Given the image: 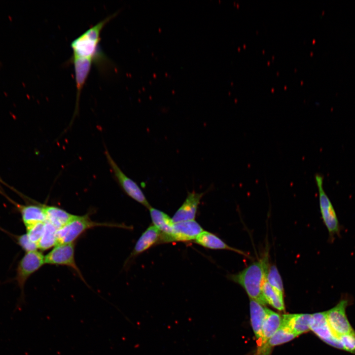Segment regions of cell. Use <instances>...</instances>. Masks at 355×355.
I'll return each mask as SVG.
<instances>
[{
	"label": "cell",
	"mask_w": 355,
	"mask_h": 355,
	"mask_svg": "<svg viewBox=\"0 0 355 355\" xmlns=\"http://www.w3.org/2000/svg\"><path fill=\"white\" fill-rule=\"evenodd\" d=\"M46 221L59 229L67 224L77 215L71 214L59 207L42 204Z\"/></svg>",
	"instance_id": "obj_17"
},
{
	"label": "cell",
	"mask_w": 355,
	"mask_h": 355,
	"mask_svg": "<svg viewBox=\"0 0 355 355\" xmlns=\"http://www.w3.org/2000/svg\"><path fill=\"white\" fill-rule=\"evenodd\" d=\"M149 210L154 226L162 233L160 243L169 242L174 224L172 218L163 212L151 207Z\"/></svg>",
	"instance_id": "obj_15"
},
{
	"label": "cell",
	"mask_w": 355,
	"mask_h": 355,
	"mask_svg": "<svg viewBox=\"0 0 355 355\" xmlns=\"http://www.w3.org/2000/svg\"><path fill=\"white\" fill-rule=\"evenodd\" d=\"M262 293L267 304L279 311L284 310L283 293L271 286L266 279L262 285Z\"/></svg>",
	"instance_id": "obj_22"
},
{
	"label": "cell",
	"mask_w": 355,
	"mask_h": 355,
	"mask_svg": "<svg viewBox=\"0 0 355 355\" xmlns=\"http://www.w3.org/2000/svg\"><path fill=\"white\" fill-rule=\"evenodd\" d=\"M74 254V242L58 245L44 256V263L69 267L75 271L80 279L86 284L75 262Z\"/></svg>",
	"instance_id": "obj_7"
},
{
	"label": "cell",
	"mask_w": 355,
	"mask_h": 355,
	"mask_svg": "<svg viewBox=\"0 0 355 355\" xmlns=\"http://www.w3.org/2000/svg\"><path fill=\"white\" fill-rule=\"evenodd\" d=\"M57 229L50 223L45 221L43 234L37 243L38 248L46 250L57 245Z\"/></svg>",
	"instance_id": "obj_23"
},
{
	"label": "cell",
	"mask_w": 355,
	"mask_h": 355,
	"mask_svg": "<svg viewBox=\"0 0 355 355\" xmlns=\"http://www.w3.org/2000/svg\"><path fill=\"white\" fill-rule=\"evenodd\" d=\"M161 234L160 231L154 225L148 227L137 241L128 261L160 242Z\"/></svg>",
	"instance_id": "obj_16"
},
{
	"label": "cell",
	"mask_w": 355,
	"mask_h": 355,
	"mask_svg": "<svg viewBox=\"0 0 355 355\" xmlns=\"http://www.w3.org/2000/svg\"><path fill=\"white\" fill-rule=\"evenodd\" d=\"M16 238L17 243L26 252L37 250V244L31 241L26 233L18 236Z\"/></svg>",
	"instance_id": "obj_27"
},
{
	"label": "cell",
	"mask_w": 355,
	"mask_h": 355,
	"mask_svg": "<svg viewBox=\"0 0 355 355\" xmlns=\"http://www.w3.org/2000/svg\"><path fill=\"white\" fill-rule=\"evenodd\" d=\"M69 63L73 65L76 85V103L73 115L74 117L78 111L80 96L83 87L91 71V67L94 64L90 59L71 56Z\"/></svg>",
	"instance_id": "obj_11"
},
{
	"label": "cell",
	"mask_w": 355,
	"mask_h": 355,
	"mask_svg": "<svg viewBox=\"0 0 355 355\" xmlns=\"http://www.w3.org/2000/svg\"><path fill=\"white\" fill-rule=\"evenodd\" d=\"M206 192H188L187 197L172 218L174 223L194 220L198 206Z\"/></svg>",
	"instance_id": "obj_12"
},
{
	"label": "cell",
	"mask_w": 355,
	"mask_h": 355,
	"mask_svg": "<svg viewBox=\"0 0 355 355\" xmlns=\"http://www.w3.org/2000/svg\"><path fill=\"white\" fill-rule=\"evenodd\" d=\"M45 222L37 223L26 228V234L31 241L37 243L43 234Z\"/></svg>",
	"instance_id": "obj_25"
},
{
	"label": "cell",
	"mask_w": 355,
	"mask_h": 355,
	"mask_svg": "<svg viewBox=\"0 0 355 355\" xmlns=\"http://www.w3.org/2000/svg\"><path fill=\"white\" fill-rule=\"evenodd\" d=\"M349 304L347 297H343L332 308L325 312L328 324L334 335L339 336L355 332L350 324L346 314Z\"/></svg>",
	"instance_id": "obj_9"
},
{
	"label": "cell",
	"mask_w": 355,
	"mask_h": 355,
	"mask_svg": "<svg viewBox=\"0 0 355 355\" xmlns=\"http://www.w3.org/2000/svg\"><path fill=\"white\" fill-rule=\"evenodd\" d=\"M310 330L326 344L343 349L339 338L334 335L328 324L325 312H319L312 315Z\"/></svg>",
	"instance_id": "obj_10"
},
{
	"label": "cell",
	"mask_w": 355,
	"mask_h": 355,
	"mask_svg": "<svg viewBox=\"0 0 355 355\" xmlns=\"http://www.w3.org/2000/svg\"><path fill=\"white\" fill-rule=\"evenodd\" d=\"M296 336L287 328L281 325L275 333L260 348L259 353L268 354L269 349L276 346L288 342Z\"/></svg>",
	"instance_id": "obj_21"
},
{
	"label": "cell",
	"mask_w": 355,
	"mask_h": 355,
	"mask_svg": "<svg viewBox=\"0 0 355 355\" xmlns=\"http://www.w3.org/2000/svg\"><path fill=\"white\" fill-rule=\"evenodd\" d=\"M203 231L202 227L195 220L174 223L169 242L195 240Z\"/></svg>",
	"instance_id": "obj_13"
},
{
	"label": "cell",
	"mask_w": 355,
	"mask_h": 355,
	"mask_svg": "<svg viewBox=\"0 0 355 355\" xmlns=\"http://www.w3.org/2000/svg\"><path fill=\"white\" fill-rule=\"evenodd\" d=\"M10 188L16 192L22 197H23L25 200L28 201V203L26 205L17 203L10 198L0 187V193L7 198L18 209L26 228L37 223L44 222L46 221L42 204L26 196L15 189L12 188L11 186Z\"/></svg>",
	"instance_id": "obj_6"
},
{
	"label": "cell",
	"mask_w": 355,
	"mask_h": 355,
	"mask_svg": "<svg viewBox=\"0 0 355 355\" xmlns=\"http://www.w3.org/2000/svg\"><path fill=\"white\" fill-rule=\"evenodd\" d=\"M194 241L197 244L206 248L231 250L246 255L244 251L229 246L218 237L208 231L202 232Z\"/></svg>",
	"instance_id": "obj_18"
},
{
	"label": "cell",
	"mask_w": 355,
	"mask_h": 355,
	"mask_svg": "<svg viewBox=\"0 0 355 355\" xmlns=\"http://www.w3.org/2000/svg\"><path fill=\"white\" fill-rule=\"evenodd\" d=\"M44 256L37 250L26 252L16 269V281L24 299V289L29 278L44 264Z\"/></svg>",
	"instance_id": "obj_8"
},
{
	"label": "cell",
	"mask_w": 355,
	"mask_h": 355,
	"mask_svg": "<svg viewBox=\"0 0 355 355\" xmlns=\"http://www.w3.org/2000/svg\"><path fill=\"white\" fill-rule=\"evenodd\" d=\"M90 213L76 215L67 224L57 230V245L74 243L87 230L96 227L127 228L124 225L111 222L94 221L90 217Z\"/></svg>",
	"instance_id": "obj_3"
},
{
	"label": "cell",
	"mask_w": 355,
	"mask_h": 355,
	"mask_svg": "<svg viewBox=\"0 0 355 355\" xmlns=\"http://www.w3.org/2000/svg\"><path fill=\"white\" fill-rule=\"evenodd\" d=\"M249 306L251 324L258 345L261 338L262 327L266 316L267 308L251 299H250Z\"/></svg>",
	"instance_id": "obj_20"
},
{
	"label": "cell",
	"mask_w": 355,
	"mask_h": 355,
	"mask_svg": "<svg viewBox=\"0 0 355 355\" xmlns=\"http://www.w3.org/2000/svg\"><path fill=\"white\" fill-rule=\"evenodd\" d=\"M266 279L268 284L279 292L284 293L283 283L281 276L275 265L269 266Z\"/></svg>",
	"instance_id": "obj_24"
},
{
	"label": "cell",
	"mask_w": 355,
	"mask_h": 355,
	"mask_svg": "<svg viewBox=\"0 0 355 355\" xmlns=\"http://www.w3.org/2000/svg\"><path fill=\"white\" fill-rule=\"evenodd\" d=\"M315 179L319 193L321 217L328 230L330 241L332 242L335 239V237L340 236L341 226L332 204L323 189V177L320 174H317Z\"/></svg>",
	"instance_id": "obj_4"
},
{
	"label": "cell",
	"mask_w": 355,
	"mask_h": 355,
	"mask_svg": "<svg viewBox=\"0 0 355 355\" xmlns=\"http://www.w3.org/2000/svg\"><path fill=\"white\" fill-rule=\"evenodd\" d=\"M117 14L107 16L72 40L71 43L72 56L90 59L100 68L106 65L108 60L99 46L100 35L106 25Z\"/></svg>",
	"instance_id": "obj_1"
},
{
	"label": "cell",
	"mask_w": 355,
	"mask_h": 355,
	"mask_svg": "<svg viewBox=\"0 0 355 355\" xmlns=\"http://www.w3.org/2000/svg\"><path fill=\"white\" fill-rule=\"evenodd\" d=\"M343 350L355 352V332L344 334L339 337Z\"/></svg>",
	"instance_id": "obj_26"
},
{
	"label": "cell",
	"mask_w": 355,
	"mask_h": 355,
	"mask_svg": "<svg viewBox=\"0 0 355 355\" xmlns=\"http://www.w3.org/2000/svg\"><path fill=\"white\" fill-rule=\"evenodd\" d=\"M105 155L108 165L122 190L130 197L149 209L151 206L138 184L125 175L106 149Z\"/></svg>",
	"instance_id": "obj_5"
},
{
	"label": "cell",
	"mask_w": 355,
	"mask_h": 355,
	"mask_svg": "<svg viewBox=\"0 0 355 355\" xmlns=\"http://www.w3.org/2000/svg\"><path fill=\"white\" fill-rule=\"evenodd\" d=\"M269 267L268 255L266 254L241 271L229 275V278L242 286L250 299L264 306L267 303L263 295L262 285Z\"/></svg>",
	"instance_id": "obj_2"
},
{
	"label": "cell",
	"mask_w": 355,
	"mask_h": 355,
	"mask_svg": "<svg viewBox=\"0 0 355 355\" xmlns=\"http://www.w3.org/2000/svg\"><path fill=\"white\" fill-rule=\"evenodd\" d=\"M312 315L308 314H287L282 317L281 325L296 336L310 330Z\"/></svg>",
	"instance_id": "obj_14"
},
{
	"label": "cell",
	"mask_w": 355,
	"mask_h": 355,
	"mask_svg": "<svg viewBox=\"0 0 355 355\" xmlns=\"http://www.w3.org/2000/svg\"><path fill=\"white\" fill-rule=\"evenodd\" d=\"M282 323V317L267 308L266 314L264 320L261 338L258 346H262L278 330Z\"/></svg>",
	"instance_id": "obj_19"
}]
</instances>
